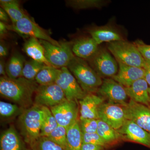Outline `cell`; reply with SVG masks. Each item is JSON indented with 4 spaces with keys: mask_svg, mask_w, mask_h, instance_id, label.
I'll list each match as a JSON object with an SVG mask.
<instances>
[{
    "mask_svg": "<svg viewBox=\"0 0 150 150\" xmlns=\"http://www.w3.org/2000/svg\"><path fill=\"white\" fill-rule=\"evenodd\" d=\"M38 86L35 80H29L22 77L16 79L7 76L0 78L1 96L25 109L34 105L33 96Z\"/></svg>",
    "mask_w": 150,
    "mask_h": 150,
    "instance_id": "obj_1",
    "label": "cell"
},
{
    "mask_svg": "<svg viewBox=\"0 0 150 150\" xmlns=\"http://www.w3.org/2000/svg\"><path fill=\"white\" fill-rule=\"evenodd\" d=\"M104 98L93 93H88L79 101L80 118H90L98 120V108L104 103Z\"/></svg>",
    "mask_w": 150,
    "mask_h": 150,
    "instance_id": "obj_17",
    "label": "cell"
},
{
    "mask_svg": "<svg viewBox=\"0 0 150 150\" xmlns=\"http://www.w3.org/2000/svg\"><path fill=\"white\" fill-rule=\"evenodd\" d=\"M44 115L43 107L34 104L25 109L19 116L18 126L21 134L30 147L40 137Z\"/></svg>",
    "mask_w": 150,
    "mask_h": 150,
    "instance_id": "obj_2",
    "label": "cell"
},
{
    "mask_svg": "<svg viewBox=\"0 0 150 150\" xmlns=\"http://www.w3.org/2000/svg\"><path fill=\"white\" fill-rule=\"evenodd\" d=\"M148 91H149V95L150 98V87L149 88V89H148Z\"/></svg>",
    "mask_w": 150,
    "mask_h": 150,
    "instance_id": "obj_42",
    "label": "cell"
},
{
    "mask_svg": "<svg viewBox=\"0 0 150 150\" xmlns=\"http://www.w3.org/2000/svg\"><path fill=\"white\" fill-rule=\"evenodd\" d=\"M0 150H32L13 126L3 131L0 137Z\"/></svg>",
    "mask_w": 150,
    "mask_h": 150,
    "instance_id": "obj_16",
    "label": "cell"
},
{
    "mask_svg": "<svg viewBox=\"0 0 150 150\" xmlns=\"http://www.w3.org/2000/svg\"><path fill=\"white\" fill-rule=\"evenodd\" d=\"M69 6L76 9H85L92 8H100L105 5L107 2L101 0H71L66 1Z\"/></svg>",
    "mask_w": 150,
    "mask_h": 150,
    "instance_id": "obj_29",
    "label": "cell"
},
{
    "mask_svg": "<svg viewBox=\"0 0 150 150\" xmlns=\"http://www.w3.org/2000/svg\"><path fill=\"white\" fill-rule=\"evenodd\" d=\"M56 83L64 92L67 100L79 102L87 94L67 67L60 69Z\"/></svg>",
    "mask_w": 150,
    "mask_h": 150,
    "instance_id": "obj_8",
    "label": "cell"
},
{
    "mask_svg": "<svg viewBox=\"0 0 150 150\" xmlns=\"http://www.w3.org/2000/svg\"><path fill=\"white\" fill-rule=\"evenodd\" d=\"M97 133L104 140L108 146L115 143L121 139L117 130L101 120H98Z\"/></svg>",
    "mask_w": 150,
    "mask_h": 150,
    "instance_id": "obj_25",
    "label": "cell"
},
{
    "mask_svg": "<svg viewBox=\"0 0 150 150\" xmlns=\"http://www.w3.org/2000/svg\"><path fill=\"white\" fill-rule=\"evenodd\" d=\"M67 67L86 93L98 91L102 85L101 78L84 59L75 56Z\"/></svg>",
    "mask_w": 150,
    "mask_h": 150,
    "instance_id": "obj_3",
    "label": "cell"
},
{
    "mask_svg": "<svg viewBox=\"0 0 150 150\" xmlns=\"http://www.w3.org/2000/svg\"><path fill=\"white\" fill-rule=\"evenodd\" d=\"M122 105L126 119L133 121L150 134V107L131 99Z\"/></svg>",
    "mask_w": 150,
    "mask_h": 150,
    "instance_id": "obj_10",
    "label": "cell"
},
{
    "mask_svg": "<svg viewBox=\"0 0 150 150\" xmlns=\"http://www.w3.org/2000/svg\"><path fill=\"white\" fill-rule=\"evenodd\" d=\"M46 66L44 63L33 59L25 61L22 77L29 80L34 81L38 73Z\"/></svg>",
    "mask_w": 150,
    "mask_h": 150,
    "instance_id": "obj_28",
    "label": "cell"
},
{
    "mask_svg": "<svg viewBox=\"0 0 150 150\" xmlns=\"http://www.w3.org/2000/svg\"><path fill=\"white\" fill-rule=\"evenodd\" d=\"M88 61L101 78H112L118 73V62L105 48H98L95 55Z\"/></svg>",
    "mask_w": 150,
    "mask_h": 150,
    "instance_id": "obj_7",
    "label": "cell"
},
{
    "mask_svg": "<svg viewBox=\"0 0 150 150\" xmlns=\"http://www.w3.org/2000/svg\"><path fill=\"white\" fill-rule=\"evenodd\" d=\"M30 148L32 150H65L46 137H40Z\"/></svg>",
    "mask_w": 150,
    "mask_h": 150,
    "instance_id": "obj_31",
    "label": "cell"
},
{
    "mask_svg": "<svg viewBox=\"0 0 150 150\" xmlns=\"http://www.w3.org/2000/svg\"><path fill=\"white\" fill-rule=\"evenodd\" d=\"M137 46L142 56L146 61L150 62V45H146L138 40L134 43Z\"/></svg>",
    "mask_w": 150,
    "mask_h": 150,
    "instance_id": "obj_35",
    "label": "cell"
},
{
    "mask_svg": "<svg viewBox=\"0 0 150 150\" xmlns=\"http://www.w3.org/2000/svg\"><path fill=\"white\" fill-rule=\"evenodd\" d=\"M39 41L44 48L46 60L51 66L58 69L67 67L75 56L72 51L73 42L62 41L59 46L46 40Z\"/></svg>",
    "mask_w": 150,
    "mask_h": 150,
    "instance_id": "obj_5",
    "label": "cell"
},
{
    "mask_svg": "<svg viewBox=\"0 0 150 150\" xmlns=\"http://www.w3.org/2000/svg\"><path fill=\"white\" fill-rule=\"evenodd\" d=\"M67 128L59 125L47 137L61 146L65 150H67Z\"/></svg>",
    "mask_w": 150,
    "mask_h": 150,
    "instance_id": "obj_32",
    "label": "cell"
},
{
    "mask_svg": "<svg viewBox=\"0 0 150 150\" xmlns=\"http://www.w3.org/2000/svg\"><path fill=\"white\" fill-rule=\"evenodd\" d=\"M101 96L109 102L123 105L126 103L128 96L125 87L112 79H105L98 91Z\"/></svg>",
    "mask_w": 150,
    "mask_h": 150,
    "instance_id": "obj_13",
    "label": "cell"
},
{
    "mask_svg": "<svg viewBox=\"0 0 150 150\" xmlns=\"http://www.w3.org/2000/svg\"><path fill=\"white\" fill-rule=\"evenodd\" d=\"M105 149L104 147L98 145L83 144L80 150H103Z\"/></svg>",
    "mask_w": 150,
    "mask_h": 150,
    "instance_id": "obj_36",
    "label": "cell"
},
{
    "mask_svg": "<svg viewBox=\"0 0 150 150\" xmlns=\"http://www.w3.org/2000/svg\"><path fill=\"white\" fill-rule=\"evenodd\" d=\"M25 62L22 55L18 52L14 53L6 64L7 76L13 79L21 77Z\"/></svg>",
    "mask_w": 150,
    "mask_h": 150,
    "instance_id": "obj_23",
    "label": "cell"
},
{
    "mask_svg": "<svg viewBox=\"0 0 150 150\" xmlns=\"http://www.w3.org/2000/svg\"><path fill=\"white\" fill-rule=\"evenodd\" d=\"M118 73L112 79L125 87L130 86L136 81L144 79L146 71L144 68L127 66L117 62Z\"/></svg>",
    "mask_w": 150,
    "mask_h": 150,
    "instance_id": "obj_15",
    "label": "cell"
},
{
    "mask_svg": "<svg viewBox=\"0 0 150 150\" xmlns=\"http://www.w3.org/2000/svg\"><path fill=\"white\" fill-rule=\"evenodd\" d=\"M107 46L117 62L131 67H146V62L135 44L123 40L110 42Z\"/></svg>",
    "mask_w": 150,
    "mask_h": 150,
    "instance_id": "obj_4",
    "label": "cell"
},
{
    "mask_svg": "<svg viewBox=\"0 0 150 150\" xmlns=\"http://www.w3.org/2000/svg\"><path fill=\"white\" fill-rule=\"evenodd\" d=\"M42 107L44 115L41 126L40 137H47L59 125L50 108L45 106Z\"/></svg>",
    "mask_w": 150,
    "mask_h": 150,
    "instance_id": "obj_27",
    "label": "cell"
},
{
    "mask_svg": "<svg viewBox=\"0 0 150 150\" xmlns=\"http://www.w3.org/2000/svg\"><path fill=\"white\" fill-rule=\"evenodd\" d=\"M25 109L16 104H12L1 101L0 102V115L5 118H13L23 112Z\"/></svg>",
    "mask_w": 150,
    "mask_h": 150,
    "instance_id": "obj_30",
    "label": "cell"
},
{
    "mask_svg": "<svg viewBox=\"0 0 150 150\" xmlns=\"http://www.w3.org/2000/svg\"><path fill=\"white\" fill-rule=\"evenodd\" d=\"M117 131L121 139L150 148V134L133 121L126 119L123 126Z\"/></svg>",
    "mask_w": 150,
    "mask_h": 150,
    "instance_id": "obj_14",
    "label": "cell"
},
{
    "mask_svg": "<svg viewBox=\"0 0 150 150\" xmlns=\"http://www.w3.org/2000/svg\"><path fill=\"white\" fill-rule=\"evenodd\" d=\"M146 64L144 68L146 71L144 79L147 83L148 85L150 86V62L149 61H146Z\"/></svg>",
    "mask_w": 150,
    "mask_h": 150,
    "instance_id": "obj_38",
    "label": "cell"
},
{
    "mask_svg": "<svg viewBox=\"0 0 150 150\" xmlns=\"http://www.w3.org/2000/svg\"><path fill=\"white\" fill-rule=\"evenodd\" d=\"M83 144V133L79 119L67 128V150H80Z\"/></svg>",
    "mask_w": 150,
    "mask_h": 150,
    "instance_id": "obj_22",
    "label": "cell"
},
{
    "mask_svg": "<svg viewBox=\"0 0 150 150\" xmlns=\"http://www.w3.org/2000/svg\"><path fill=\"white\" fill-rule=\"evenodd\" d=\"M1 6L6 11L12 22L15 23L26 15L16 0H1Z\"/></svg>",
    "mask_w": 150,
    "mask_h": 150,
    "instance_id": "obj_24",
    "label": "cell"
},
{
    "mask_svg": "<svg viewBox=\"0 0 150 150\" xmlns=\"http://www.w3.org/2000/svg\"><path fill=\"white\" fill-rule=\"evenodd\" d=\"M83 144L98 145L105 148L108 146L104 140L97 132L93 133H83Z\"/></svg>",
    "mask_w": 150,
    "mask_h": 150,
    "instance_id": "obj_34",
    "label": "cell"
},
{
    "mask_svg": "<svg viewBox=\"0 0 150 150\" xmlns=\"http://www.w3.org/2000/svg\"><path fill=\"white\" fill-rule=\"evenodd\" d=\"M99 119L117 130L123 126L126 120L121 105L111 102L103 103L98 110Z\"/></svg>",
    "mask_w": 150,
    "mask_h": 150,
    "instance_id": "obj_11",
    "label": "cell"
},
{
    "mask_svg": "<svg viewBox=\"0 0 150 150\" xmlns=\"http://www.w3.org/2000/svg\"><path fill=\"white\" fill-rule=\"evenodd\" d=\"M7 25L5 24L4 22L1 21L0 22V35L1 37H3L5 35L7 32Z\"/></svg>",
    "mask_w": 150,
    "mask_h": 150,
    "instance_id": "obj_41",
    "label": "cell"
},
{
    "mask_svg": "<svg viewBox=\"0 0 150 150\" xmlns=\"http://www.w3.org/2000/svg\"><path fill=\"white\" fill-rule=\"evenodd\" d=\"M50 109L58 125L67 129L78 120L79 106L76 101L67 99Z\"/></svg>",
    "mask_w": 150,
    "mask_h": 150,
    "instance_id": "obj_12",
    "label": "cell"
},
{
    "mask_svg": "<svg viewBox=\"0 0 150 150\" xmlns=\"http://www.w3.org/2000/svg\"><path fill=\"white\" fill-rule=\"evenodd\" d=\"M8 48L6 43L3 40H1L0 43V56L3 58L8 56Z\"/></svg>",
    "mask_w": 150,
    "mask_h": 150,
    "instance_id": "obj_37",
    "label": "cell"
},
{
    "mask_svg": "<svg viewBox=\"0 0 150 150\" xmlns=\"http://www.w3.org/2000/svg\"><path fill=\"white\" fill-rule=\"evenodd\" d=\"M35 94L34 104L49 108L67 100L64 92L56 83L39 85Z\"/></svg>",
    "mask_w": 150,
    "mask_h": 150,
    "instance_id": "obj_9",
    "label": "cell"
},
{
    "mask_svg": "<svg viewBox=\"0 0 150 150\" xmlns=\"http://www.w3.org/2000/svg\"><path fill=\"white\" fill-rule=\"evenodd\" d=\"M6 64L3 58L0 59V75L1 76H6Z\"/></svg>",
    "mask_w": 150,
    "mask_h": 150,
    "instance_id": "obj_39",
    "label": "cell"
},
{
    "mask_svg": "<svg viewBox=\"0 0 150 150\" xmlns=\"http://www.w3.org/2000/svg\"><path fill=\"white\" fill-rule=\"evenodd\" d=\"M98 48V45L92 38L82 37L73 42L72 51L75 56L88 60L95 55Z\"/></svg>",
    "mask_w": 150,
    "mask_h": 150,
    "instance_id": "obj_19",
    "label": "cell"
},
{
    "mask_svg": "<svg viewBox=\"0 0 150 150\" xmlns=\"http://www.w3.org/2000/svg\"><path fill=\"white\" fill-rule=\"evenodd\" d=\"M7 27L8 29L13 30L20 35L46 40L56 46L61 45L60 42L52 38L48 32L40 27L33 19L30 18L27 15L15 23L7 25Z\"/></svg>",
    "mask_w": 150,
    "mask_h": 150,
    "instance_id": "obj_6",
    "label": "cell"
},
{
    "mask_svg": "<svg viewBox=\"0 0 150 150\" xmlns=\"http://www.w3.org/2000/svg\"><path fill=\"white\" fill-rule=\"evenodd\" d=\"M88 32L98 45L103 42L124 40L119 30L109 25L92 28Z\"/></svg>",
    "mask_w": 150,
    "mask_h": 150,
    "instance_id": "obj_18",
    "label": "cell"
},
{
    "mask_svg": "<svg viewBox=\"0 0 150 150\" xmlns=\"http://www.w3.org/2000/svg\"><path fill=\"white\" fill-rule=\"evenodd\" d=\"M23 50L32 59L44 63L47 66H51L45 57L43 46L37 38H30L25 43Z\"/></svg>",
    "mask_w": 150,
    "mask_h": 150,
    "instance_id": "obj_21",
    "label": "cell"
},
{
    "mask_svg": "<svg viewBox=\"0 0 150 150\" xmlns=\"http://www.w3.org/2000/svg\"><path fill=\"white\" fill-rule=\"evenodd\" d=\"M60 72V69L46 65L38 73L35 80L39 85L56 83Z\"/></svg>",
    "mask_w": 150,
    "mask_h": 150,
    "instance_id": "obj_26",
    "label": "cell"
},
{
    "mask_svg": "<svg viewBox=\"0 0 150 150\" xmlns=\"http://www.w3.org/2000/svg\"><path fill=\"white\" fill-rule=\"evenodd\" d=\"M79 122L82 133H93L97 132L98 120L90 118H79Z\"/></svg>",
    "mask_w": 150,
    "mask_h": 150,
    "instance_id": "obj_33",
    "label": "cell"
},
{
    "mask_svg": "<svg viewBox=\"0 0 150 150\" xmlns=\"http://www.w3.org/2000/svg\"><path fill=\"white\" fill-rule=\"evenodd\" d=\"M148 84L144 79H140L130 86L125 87L127 96L135 102L150 106Z\"/></svg>",
    "mask_w": 150,
    "mask_h": 150,
    "instance_id": "obj_20",
    "label": "cell"
},
{
    "mask_svg": "<svg viewBox=\"0 0 150 150\" xmlns=\"http://www.w3.org/2000/svg\"><path fill=\"white\" fill-rule=\"evenodd\" d=\"M8 16L6 11L3 8H0V20L1 21L5 22L8 20Z\"/></svg>",
    "mask_w": 150,
    "mask_h": 150,
    "instance_id": "obj_40",
    "label": "cell"
}]
</instances>
